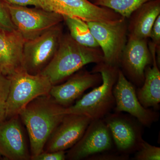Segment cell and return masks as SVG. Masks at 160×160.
Returning a JSON list of instances; mask_svg holds the SVG:
<instances>
[{
    "instance_id": "cell-1",
    "label": "cell",
    "mask_w": 160,
    "mask_h": 160,
    "mask_svg": "<svg viewBox=\"0 0 160 160\" xmlns=\"http://www.w3.org/2000/svg\"><path fill=\"white\" fill-rule=\"evenodd\" d=\"M65 109L47 94L34 99L20 111L19 116L29 135L31 157L44 151L49 137L66 114Z\"/></svg>"
},
{
    "instance_id": "cell-2",
    "label": "cell",
    "mask_w": 160,
    "mask_h": 160,
    "mask_svg": "<svg viewBox=\"0 0 160 160\" xmlns=\"http://www.w3.org/2000/svg\"><path fill=\"white\" fill-rule=\"evenodd\" d=\"M99 48L83 46L69 33L63 34L57 51L40 74L48 78L52 85L59 84L88 64L104 62Z\"/></svg>"
},
{
    "instance_id": "cell-3",
    "label": "cell",
    "mask_w": 160,
    "mask_h": 160,
    "mask_svg": "<svg viewBox=\"0 0 160 160\" xmlns=\"http://www.w3.org/2000/svg\"><path fill=\"white\" fill-rule=\"evenodd\" d=\"M119 69L104 62L97 64L92 72L101 75L102 83L75 104L66 108V114L83 115L92 120L103 119L110 113L115 105L113 88Z\"/></svg>"
},
{
    "instance_id": "cell-4",
    "label": "cell",
    "mask_w": 160,
    "mask_h": 160,
    "mask_svg": "<svg viewBox=\"0 0 160 160\" xmlns=\"http://www.w3.org/2000/svg\"><path fill=\"white\" fill-rule=\"evenodd\" d=\"M9 78L10 85L6 100L7 119L18 115L20 111L34 99L49 94L52 86L45 76L30 74L24 69Z\"/></svg>"
},
{
    "instance_id": "cell-5",
    "label": "cell",
    "mask_w": 160,
    "mask_h": 160,
    "mask_svg": "<svg viewBox=\"0 0 160 160\" xmlns=\"http://www.w3.org/2000/svg\"><path fill=\"white\" fill-rule=\"evenodd\" d=\"M5 3L12 22L25 41L38 37L64 22L63 15L57 12Z\"/></svg>"
},
{
    "instance_id": "cell-6",
    "label": "cell",
    "mask_w": 160,
    "mask_h": 160,
    "mask_svg": "<svg viewBox=\"0 0 160 160\" xmlns=\"http://www.w3.org/2000/svg\"><path fill=\"white\" fill-rule=\"evenodd\" d=\"M90 32L102 49L104 62L119 68L127 42L128 23L123 18L114 22H87Z\"/></svg>"
},
{
    "instance_id": "cell-7",
    "label": "cell",
    "mask_w": 160,
    "mask_h": 160,
    "mask_svg": "<svg viewBox=\"0 0 160 160\" xmlns=\"http://www.w3.org/2000/svg\"><path fill=\"white\" fill-rule=\"evenodd\" d=\"M63 35L61 23L38 37L25 41L23 69L30 74H40L54 57Z\"/></svg>"
},
{
    "instance_id": "cell-8",
    "label": "cell",
    "mask_w": 160,
    "mask_h": 160,
    "mask_svg": "<svg viewBox=\"0 0 160 160\" xmlns=\"http://www.w3.org/2000/svg\"><path fill=\"white\" fill-rule=\"evenodd\" d=\"M136 86L119 69L116 82L113 88L115 105L114 112H126L143 126L150 127L159 120L158 112L143 107L136 93Z\"/></svg>"
},
{
    "instance_id": "cell-9",
    "label": "cell",
    "mask_w": 160,
    "mask_h": 160,
    "mask_svg": "<svg viewBox=\"0 0 160 160\" xmlns=\"http://www.w3.org/2000/svg\"><path fill=\"white\" fill-rule=\"evenodd\" d=\"M118 152L129 155L137 151L144 140L142 125L131 115L109 113L103 118Z\"/></svg>"
},
{
    "instance_id": "cell-10",
    "label": "cell",
    "mask_w": 160,
    "mask_h": 160,
    "mask_svg": "<svg viewBox=\"0 0 160 160\" xmlns=\"http://www.w3.org/2000/svg\"><path fill=\"white\" fill-rule=\"evenodd\" d=\"M114 142L110 130L103 119L92 120L76 144L66 153V159H87L97 153L111 150Z\"/></svg>"
},
{
    "instance_id": "cell-11",
    "label": "cell",
    "mask_w": 160,
    "mask_h": 160,
    "mask_svg": "<svg viewBox=\"0 0 160 160\" xmlns=\"http://www.w3.org/2000/svg\"><path fill=\"white\" fill-rule=\"evenodd\" d=\"M151 64L152 57L147 39L129 35L120 66L126 78L139 88L144 83L145 69Z\"/></svg>"
},
{
    "instance_id": "cell-12",
    "label": "cell",
    "mask_w": 160,
    "mask_h": 160,
    "mask_svg": "<svg viewBox=\"0 0 160 160\" xmlns=\"http://www.w3.org/2000/svg\"><path fill=\"white\" fill-rule=\"evenodd\" d=\"M91 121L83 115L66 114L48 139L44 148L45 151H65L70 149L82 137Z\"/></svg>"
},
{
    "instance_id": "cell-13",
    "label": "cell",
    "mask_w": 160,
    "mask_h": 160,
    "mask_svg": "<svg viewBox=\"0 0 160 160\" xmlns=\"http://www.w3.org/2000/svg\"><path fill=\"white\" fill-rule=\"evenodd\" d=\"M102 82V76L98 72L80 70L65 82L52 85L49 94L58 104L67 108L86 90L99 86Z\"/></svg>"
},
{
    "instance_id": "cell-14",
    "label": "cell",
    "mask_w": 160,
    "mask_h": 160,
    "mask_svg": "<svg viewBox=\"0 0 160 160\" xmlns=\"http://www.w3.org/2000/svg\"><path fill=\"white\" fill-rule=\"evenodd\" d=\"M0 155L7 160H30L19 115L0 123Z\"/></svg>"
},
{
    "instance_id": "cell-15",
    "label": "cell",
    "mask_w": 160,
    "mask_h": 160,
    "mask_svg": "<svg viewBox=\"0 0 160 160\" xmlns=\"http://www.w3.org/2000/svg\"><path fill=\"white\" fill-rule=\"evenodd\" d=\"M25 40L18 30L0 31V72L6 76L23 69V46Z\"/></svg>"
},
{
    "instance_id": "cell-16",
    "label": "cell",
    "mask_w": 160,
    "mask_h": 160,
    "mask_svg": "<svg viewBox=\"0 0 160 160\" xmlns=\"http://www.w3.org/2000/svg\"><path fill=\"white\" fill-rule=\"evenodd\" d=\"M149 47L152 57V65L146 68L144 83L136 90V93L143 107L156 109L160 103V66L157 61L155 45L152 42Z\"/></svg>"
},
{
    "instance_id": "cell-17",
    "label": "cell",
    "mask_w": 160,
    "mask_h": 160,
    "mask_svg": "<svg viewBox=\"0 0 160 160\" xmlns=\"http://www.w3.org/2000/svg\"><path fill=\"white\" fill-rule=\"evenodd\" d=\"M160 15V0H151L144 3L133 12L128 24L129 35L147 39L152 26Z\"/></svg>"
},
{
    "instance_id": "cell-18",
    "label": "cell",
    "mask_w": 160,
    "mask_h": 160,
    "mask_svg": "<svg viewBox=\"0 0 160 160\" xmlns=\"http://www.w3.org/2000/svg\"><path fill=\"white\" fill-rule=\"evenodd\" d=\"M64 22L69 29V34L79 44L90 48H100L90 32L87 22L82 19L63 16Z\"/></svg>"
},
{
    "instance_id": "cell-19",
    "label": "cell",
    "mask_w": 160,
    "mask_h": 160,
    "mask_svg": "<svg viewBox=\"0 0 160 160\" xmlns=\"http://www.w3.org/2000/svg\"><path fill=\"white\" fill-rule=\"evenodd\" d=\"M150 1L151 0H98L94 4L112 9L127 19L140 6Z\"/></svg>"
},
{
    "instance_id": "cell-20",
    "label": "cell",
    "mask_w": 160,
    "mask_h": 160,
    "mask_svg": "<svg viewBox=\"0 0 160 160\" xmlns=\"http://www.w3.org/2000/svg\"><path fill=\"white\" fill-rule=\"evenodd\" d=\"M134 158L135 160H160V148L152 146L143 141L139 148L135 152Z\"/></svg>"
},
{
    "instance_id": "cell-21",
    "label": "cell",
    "mask_w": 160,
    "mask_h": 160,
    "mask_svg": "<svg viewBox=\"0 0 160 160\" xmlns=\"http://www.w3.org/2000/svg\"><path fill=\"white\" fill-rule=\"evenodd\" d=\"M16 30L5 2L0 0V31L12 32Z\"/></svg>"
},
{
    "instance_id": "cell-22",
    "label": "cell",
    "mask_w": 160,
    "mask_h": 160,
    "mask_svg": "<svg viewBox=\"0 0 160 160\" xmlns=\"http://www.w3.org/2000/svg\"><path fill=\"white\" fill-rule=\"evenodd\" d=\"M107 151L93 155L88 158L89 160H127L129 158V155L122 154L120 152Z\"/></svg>"
},
{
    "instance_id": "cell-23",
    "label": "cell",
    "mask_w": 160,
    "mask_h": 160,
    "mask_svg": "<svg viewBox=\"0 0 160 160\" xmlns=\"http://www.w3.org/2000/svg\"><path fill=\"white\" fill-rule=\"evenodd\" d=\"M65 151L52 152L43 151L42 152L31 157L32 160H65L66 159Z\"/></svg>"
},
{
    "instance_id": "cell-24",
    "label": "cell",
    "mask_w": 160,
    "mask_h": 160,
    "mask_svg": "<svg viewBox=\"0 0 160 160\" xmlns=\"http://www.w3.org/2000/svg\"><path fill=\"white\" fill-rule=\"evenodd\" d=\"M152 42L155 45L156 49H160V15L157 18L152 28L150 36Z\"/></svg>"
},
{
    "instance_id": "cell-25",
    "label": "cell",
    "mask_w": 160,
    "mask_h": 160,
    "mask_svg": "<svg viewBox=\"0 0 160 160\" xmlns=\"http://www.w3.org/2000/svg\"><path fill=\"white\" fill-rule=\"evenodd\" d=\"M10 85L9 78L0 72V100L7 99Z\"/></svg>"
},
{
    "instance_id": "cell-26",
    "label": "cell",
    "mask_w": 160,
    "mask_h": 160,
    "mask_svg": "<svg viewBox=\"0 0 160 160\" xmlns=\"http://www.w3.org/2000/svg\"><path fill=\"white\" fill-rule=\"evenodd\" d=\"M3 1L11 5L23 6H32L41 8L38 0H3Z\"/></svg>"
},
{
    "instance_id": "cell-27",
    "label": "cell",
    "mask_w": 160,
    "mask_h": 160,
    "mask_svg": "<svg viewBox=\"0 0 160 160\" xmlns=\"http://www.w3.org/2000/svg\"><path fill=\"white\" fill-rule=\"evenodd\" d=\"M7 119L6 101L0 100V123Z\"/></svg>"
},
{
    "instance_id": "cell-28",
    "label": "cell",
    "mask_w": 160,
    "mask_h": 160,
    "mask_svg": "<svg viewBox=\"0 0 160 160\" xmlns=\"http://www.w3.org/2000/svg\"><path fill=\"white\" fill-rule=\"evenodd\" d=\"M89 1H90V2H91L92 3H94L95 2H96L97 1H98V0H89Z\"/></svg>"
}]
</instances>
